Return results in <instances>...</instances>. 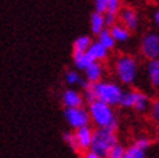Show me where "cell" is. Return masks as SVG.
Listing matches in <instances>:
<instances>
[{
    "instance_id": "4fadbf2b",
    "label": "cell",
    "mask_w": 159,
    "mask_h": 158,
    "mask_svg": "<svg viewBox=\"0 0 159 158\" xmlns=\"http://www.w3.org/2000/svg\"><path fill=\"white\" fill-rule=\"evenodd\" d=\"M109 52L106 48L102 44H100L97 40L92 42V44L89 45L88 51H87V53L89 54V57L94 61V62H104L105 60H107L109 57Z\"/></svg>"
},
{
    "instance_id": "5bb4252c",
    "label": "cell",
    "mask_w": 159,
    "mask_h": 158,
    "mask_svg": "<svg viewBox=\"0 0 159 158\" xmlns=\"http://www.w3.org/2000/svg\"><path fill=\"white\" fill-rule=\"evenodd\" d=\"M65 83L69 87H80L82 90H84L85 87H88V82L80 75V73L76 69H71L67 70L65 73Z\"/></svg>"
},
{
    "instance_id": "f1b7e54d",
    "label": "cell",
    "mask_w": 159,
    "mask_h": 158,
    "mask_svg": "<svg viewBox=\"0 0 159 158\" xmlns=\"http://www.w3.org/2000/svg\"><path fill=\"white\" fill-rule=\"evenodd\" d=\"M82 158H106V157L105 156H101V154L93 152V151H87V152L83 153Z\"/></svg>"
},
{
    "instance_id": "1f68e13d",
    "label": "cell",
    "mask_w": 159,
    "mask_h": 158,
    "mask_svg": "<svg viewBox=\"0 0 159 158\" xmlns=\"http://www.w3.org/2000/svg\"><path fill=\"white\" fill-rule=\"evenodd\" d=\"M152 2H157V0H152Z\"/></svg>"
},
{
    "instance_id": "f546056e",
    "label": "cell",
    "mask_w": 159,
    "mask_h": 158,
    "mask_svg": "<svg viewBox=\"0 0 159 158\" xmlns=\"http://www.w3.org/2000/svg\"><path fill=\"white\" fill-rule=\"evenodd\" d=\"M153 23H154V26L159 30V8L155 9L154 13H153Z\"/></svg>"
},
{
    "instance_id": "9c48e42d",
    "label": "cell",
    "mask_w": 159,
    "mask_h": 158,
    "mask_svg": "<svg viewBox=\"0 0 159 158\" xmlns=\"http://www.w3.org/2000/svg\"><path fill=\"white\" fill-rule=\"evenodd\" d=\"M61 104L63 108H79L83 106L84 97L83 93H80L75 88H66L61 93Z\"/></svg>"
},
{
    "instance_id": "484cf974",
    "label": "cell",
    "mask_w": 159,
    "mask_h": 158,
    "mask_svg": "<svg viewBox=\"0 0 159 158\" xmlns=\"http://www.w3.org/2000/svg\"><path fill=\"white\" fill-rule=\"evenodd\" d=\"M133 144L136 146H139L140 149H142V151L148 152V149L152 146V141H150V139H148V137H139V139L134 140Z\"/></svg>"
},
{
    "instance_id": "6da1fadb",
    "label": "cell",
    "mask_w": 159,
    "mask_h": 158,
    "mask_svg": "<svg viewBox=\"0 0 159 158\" xmlns=\"http://www.w3.org/2000/svg\"><path fill=\"white\" fill-rule=\"evenodd\" d=\"M88 113L91 123L96 128H107L111 131H116L118 128V118L114 112V108L105 102L94 100L88 104Z\"/></svg>"
},
{
    "instance_id": "3957f363",
    "label": "cell",
    "mask_w": 159,
    "mask_h": 158,
    "mask_svg": "<svg viewBox=\"0 0 159 158\" xmlns=\"http://www.w3.org/2000/svg\"><path fill=\"white\" fill-rule=\"evenodd\" d=\"M91 88L94 95V100L105 102V104L113 108L120 104V100L124 92L119 83L113 81H104V79L97 83L91 84Z\"/></svg>"
},
{
    "instance_id": "8992f818",
    "label": "cell",
    "mask_w": 159,
    "mask_h": 158,
    "mask_svg": "<svg viewBox=\"0 0 159 158\" xmlns=\"http://www.w3.org/2000/svg\"><path fill=\"white\" fill-rule=\"evenodd\" d=\"M140 52L148 61L159 58V33L149 31L142 36L140 40Z\"/></svg>"
},
{
    "instance_id": "30bf717a",
    "label": "cell",
    "mask_w": 159,
    "mask_h": 158,
    "mask_svg": "<svg viewBox=\"0 0 159 158\" xmlns=\"http://www.w3.org/2000/svg\"><path fill=\"white\" fill-rule=\"evenodd\" d=\"M84 79L89 84L97 83L104 79L105 75V67L102 65V62H92V64L84 70Z\"/></svg>"
},
{
    "instance_id": "603a6c76",
    "label": "cell",
    "mask_w": 159,
    "mask_h": 158,
    "mask_svg": "<svg viewBox=\"0 0 159 158\" xmlns=\"http://www.w3.org/2000/svg\"><path fill=\"white\" fill-rule=\"evenodd\" d=\"M120 9H122L120 0H106V13L118 14Z\"/></svg>"
},
{
    "instance_id": "7402d4cb",
    "label": "cell",
    "mask_w": 159,
    "mask_h": 158,
    "mask_svg": "<svg viewBox=\"0 0 159 158\" xmlns=\"http://www.w3.org/2000/svg\"><path fill=\"white\" fill-rule=\"evenodd\" d=\"M132 104H133V93H132V90L124 91L119 106L125 108V109H132Z\"/></svg>"
},
{
    "instance_id": "d4e9b609",
    "label": "cell",
    "mask_w": 159,
    "mask_h": 158,
    "mask_svg": "<svg viewBox=\"0 0 159 158\" xmlns=\"http://www.w3.org/2000/svg\"><path fill=\"white\" fill-rule=\"evenodd\" d=\"M62 140L70 149L76 152V148H75V139H74V131H65L62 133Z\"/></svg>"
},
{
    "instance_id": "4dcf8cb0",
    "label": "cell",
    "mask_w": 159,
    "mask_h": 158,
    "mask_svg": "<svg viewBox=\"0 0 159 158\" xmlns=\"http://www.w3.org/2000/svg\"><path fill=\"white\" fill-rule=\"evenodd\" d=\"M157 136H158V139H159V122L157 123Z\"/></svg>"
},
{
    "instance_id": "4316f807",
    "label": "cell",
    "mask_w": 159,
    "mask_h": 158,
    "mask_svg": "<svg viewBox=\"0 0 159 158\" xmlns=\"http://www.w3.org/2000/svg\"><path fill=\"white\" fill-rule=\"evenodd\" d=\"M105 26L106 29H110L111 26H114L118 22V14H113V13H105Z\"/></svg>"
},
{
    "instance_id": "83f0119b",
    "label": "cell",
    "mask_w": 159,
    "mask_h": 158,
    "mask_svg": "<svg viewBox=\"0 0 159 158\" xmlns=\"http://www.w3.org/2000/svg\"><path fill=\"white\" fill-rule=\"evenodd\" d=\"M94 12L105 14L106 13V0H97V2H94Z\"/></svg>"
},
{
    "instance_id": "ba28073f",
    "label": "cell",
    "mask_w": 159,
    "mask_h": 158,
    "mask_svg": "<svg viewBox=\"0 0 159 158\" xmlns=\"http://www.w3.org/2000/svg\"><path fill=\"white\" fill-rule=\"evenodd\" d=\"M118 21L129 31L137 30L140 26L139 13L131 7H122V9L118 13Z\"/></svg>"
},
{
    "instance_id": "cb8c5ba5",
    "label": "cell",
    "mask_w": 159,
    "mask_h": 158,
    "mask_svg": "<svg viewBox=\"0 0 159 158\" xmlns=\"http://www.w3.org/2000/svg\"><path fill=\"white\" fill-rule=\"evenodd\" d=\"M149 115L154 122H159V97L155 99L154 101H152L149 108Z\"/></svg>"
},
{
    "instance_id": "2e32d148",
    "label": "cell",
    "mask_w": 159,
    "mask_h": 158,
    "mask_svg": "<svg viewBox=\"0 0 159 158\" xmlns=\"http://www.w3.org/2000/svg\"><path fill=\"white\" fill-rule=\"evenodd\" d=\"M73 62L78 72H84L93 62V60L87 52H73Z\"/></svg>"
},
{
    "instance_id": "277c9868",
    "label": "cell",
    "mask_w": 159,
    "mask_h": 158,
    "mask_svg": "<svg viewBox=\"0 0 159 158\" xmlns=\"http://www.w3.org/2000/svg\"><path fill=\"white\" fill-rule=\"evenodd\" d=\"M116 143H118L116 131H111L107 128H94L89 151H93L101 156H106L107 152Z\"/></svg>"
},
{
    "instance_id": "52a82bcc",
    "label": "cell",
    "mask_w": 159,
    "mask_h": 158,
    "mask_svg": "<svg viewBox=\"0 0 159 158\" xmlns=\"http://www.w3.org/2000/svg\"><path fill=\"white\" fill-rule=\"evenodd\" d=\"M93 131L94 128L89 126H84L82 128L74 130V139H75V148L76 152H87L91 149L92 139H93Z\"/></svg>"
},
{
    "instance_id": "7c38bea8",
    "label": "cell",
    "mask_w": 159,
    "mask_h": 158,
    "mask_svg": "<svg viewBox=\"0 0 159 158\" xmlns=\"http://www.w3.org/2000/svg\"><path fill=\"white\" fill-rule=\"evenodd\" d=\"M145 73L149 86L153 90H159V58L148 61Z\"/></svg>"
},
{
    "instance_id": "e0dca14e",
    "label": "cell",
    "mask_w": 159,
    "mask_h": 158,
    "mask_svg": "<svg viewBox=\"0 0 159 158\" xmlns=\"http://www.w3.org/2000/svg\"><path fill=\"white\" fill-rule=\"evenodd\" d=\"M89 25H91V31H92V34L98 35L102 30L106 29L104 14H102V13H98V12H93V13L91 14Z\"/></svg>"
},
{
    "instance_id": "9a60e30c",
    "label": "cell",
    "mask_w": 159,
    "mask_h": 158,
    "mask_svg": "<svg viewBox=\"0 0 159 158\" xmlns=\"http://www.w3.org/2000/svg\"><path fill=\"white\" fill-rule=\"evenodd\" d=\"M109 30H110L111 36L114 38V40L116 43H125V42H128L131 38V31L119 22H116L115 25L111 26Z\"/></svg>"
},
{
    "instance_id": "7a4b0ae2",
    "label": "cell",
    "mask_w": 159,
    "mask_h": 158,
    "mask_svg": "<svg viewBox=\"0 0 159 158\" xmlns=\"http://www.w3.org/2000/svg\"><path fill=\"white\" fill-rule=\"evenodd\" d=\"M139 70V61L131 54H120L114 61L115 77L124 86H131L137 81Z\"/></svg>"
},
{
    "instance_id": "ac0fdd59",
    "label": "cell",
    "mask_w": 159,
    "mask_h": 158,
    "mask_svg": "<svg viewBox=\"0 0 159 158\" xmlns=\"http://www.w3.org/2000/svg\"><path fill=\"white\" fill-rule=\"evenodd\" d=\"M97 42H98L100 44L104 45L107 51L114 49V48H115V44H116V42L114 40V38L111 36L109 29H104V30H102L101 33L97 35Z\"/></svg>"
},
{
    "instance_id": "ffe728a7",
    "label": "cell",
    "mask_w": 159,
    "mask_h": 158,
    "mask_svg": "<svg viewBox=\"0 0 159 158\" xmlns=\"http://www.w3.org/2000/svg\"><path fill=\"white\" fill-rule=\"evenodd\" d=\"M123 158H146V151H142L134 144L125 148Z\"/></svg>"
},
{
    "instance_id": "44dd1931",
    "label": "cell",
    "mask_w": 159,
    "mask_h": 158,
    "mask_svg": "<svg viewBox=\"0 0 159 158\" xmlns=\"http://www.w3.org/2000/svg\"><path fill=\"white\" fill-rule=\"evenodd\" d=\"M124 151H125V148H124L120 143H116V144L107 152V154H106L105 157H106V158H123Z\"/></svg>"
},
{
    "instance_id": "5b68a950",
    "label": "cell",
    "mask_w": 159,
    "mask_h": 158,
    "mask_svg": "<svg viewBox=\"0 0 159 158\" xmlns=\"http://www.w3.org/2000/svg\"><path fill=\"white\" fill-rule=\"evenodd\" d=\"M63 118H65L66 123L69 124V127L73 130H78L84 127V126L91 124L88 109L84 106L63 109Z\"/></svg>"
},
{
    "instance_id": "8fae6325",
    "label": "cell",
    "mask_w": 159,
    "mask_h": 158,
    "mask_svg": "<svg viewBox=\"0 0 159 158\" xmlns=\"http://www.w3.org/2000/svg\"><path fill=\"white\" fill-rule=\"evenodd\" d=\"M133 93V104H132V109L136 110L137 113H145L149 110L150 108V97L149 95L145 93L144 91H140V90H132Z\"/></svg>"
},
{
    "instance_id": "d6986e66",
    "label": "cell",
    "mask_w": 159,
    "mask_h": 158,
    "mask_svg": "<svg viewBox=\"0 0 159 158\" xmlns=\"http://www.w3.org/2000/svg\"><path fill=\"white\" fill-rule=\"evenodd\" d=\"M92 39L88 35H80L78 36L73 43V52H87L92 44Z\"/></svg>"
},
{
    "instance_id": "d6a6232c",
    "label": "cell",
    "mask_w": 159,
    "mask_h": 158,
    "mask_svg": "<svg viewBox=\"0 0 159 158\" xmlns=\"http://www.w3.org/2000/svg\"><path fill=\"white\" fill-rule=\"evenodd\" d=\"M93 2H97V0H93Z\"/></svg>"
}]
</instances>
